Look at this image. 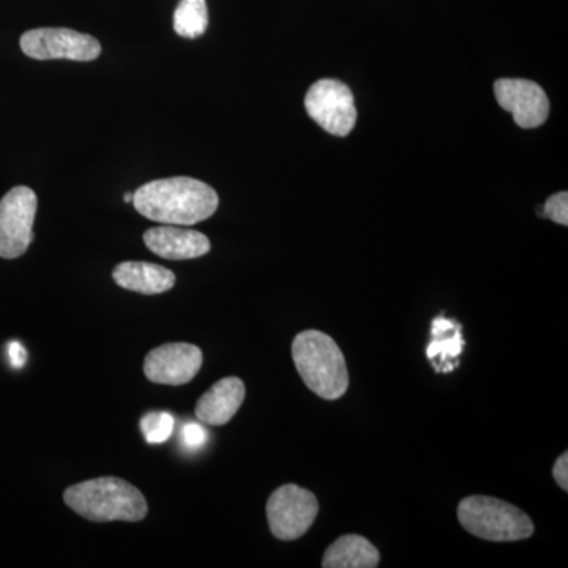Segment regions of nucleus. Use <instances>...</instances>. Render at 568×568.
<instances>
[{"label":"nucleus","mask_w":568,"mask_h":568,"mask_svg":"<svg viewBox=\"0 0 568 568\" xmlns=\"http://www.w3.org/2000/svg\"><path fill=\"white\" fill-rule=\"evenodd\" d=\"M219 203L211 185L192 178L160 179L133 193L134 209L144 219L174 226H193L211 219Z\"/></svg>","instance_id":"f257e3e1"},{"label":"nucleus","mask_w":568,"mask_h":568,"mask_svg":"<svg viewBox=\"0 0 568 568\" xmlns=\"http://www.w3.org/2000/svg\"><path fill=\"white\" fill-rule=\"evenodd\" d=\"M63 503L80 517L93 523H138L148 517V503L136 487L118 477H100L73 485L63 493Z\"/></svg>","instance_id":"f03ea898"},{"label":"nucleus","mask_w":568,"mask_h":568,"mask_svg":"<svg viewBox=\"0 0 568 568\" xmlns=\"http://www.w3.org/2000/svg\"><path fill=\"white\" fill-rule=\"evenodd\" d=\"M291 349L295 368L313 394L327 402L346 394L349 388L346 358L332 336L320 331L301 332Z\"/></svg>","instance_id":"7ed1b4c3"},{"label":"nucleus","mask_w":568,"mask_h":568,"mask_svg":"<svg viewBox=\"0 0 568 568\" xmlns=\"http://www.w3.org/2000/svg\"><path fill=\"white\" fill-rule=\"evenodd\" d=\"M458 521L474 537L489 541H518L532 536V519L506 500L467 496L459 503Z\"/></svg>","instance_id":"20e7f679"},{"label":"nucleus","mask_w":568,"mask_h":568,"mask_svg":"<svg viewBox=\"0 0 568 568\" xmlns=\"http://www.w3.org/2000/svg\"><path fill=\"white\" fill-rule=\"evenodd\" d=\"M320 511L316 496L297 485H283L272 493L265 507L268 528L274 537L293 541L304 537Z\"/></svg>","instance_id":"39448f33"},{"label":"nucleus","mask_w":568,"mask_h":568,"mask_svg":"<svg viewBox=\"0 0 568 568\" xmlns=\"http://www.w3.org/2000/svg\"><path fill=\"white\" fill-rule=\"evenodd\" d=\"M21 50L37 61L69 59L91 62L102 54V44L95 37L63 28H41L22 33Z\"/></svg>","instance_id":"423d86ee"},{"label":"nucleus","mask_w":568,"mask_h":568,"mask_svg":"<svg viewBox=\"0 0 568 568\" xmlns=\"http://www.w3.org/2000/svg\"><path fill=\"white\" fill-rule=\"evenodd\" d=\"M37 194L29 186H14L0 201V257L17 260L33 241Z\"/></svg>","instance_id":"0eeeda50"},{"label":"nucleus","mask_w":568,"mask_h":568,"mask_svg":"<svg viewBox=\"0 0 568 568\" xmlns=\"http://www.w3.org/2000/svg\"><path fill=\"white\" fill-rule=\"evenodd\" d=\"M305 108L321 129L335 136H347L357 122L353 92L342 81L315 82L306 92Z\"/></svg>","instance_id":"6e6552de"},{"label":"nucleus","mask_w":568,"mask_h":568,"mask_svg":"<svg viewBox=\"0 0 568 568\" xmlns=\"http://www.w3.org/2000/svg\"><path fill=\"white\" fill-rule=\"evenodd\" d=\"M203 351L189 343H168L155 347L144 361V375L153 384L183 386L193 381L203 366Z\"/></svg>","instance_id":"1a4fd4ad"},{"label":"nucleus","mask_w":568,"mask_h":568,"mask_svg":"<svg viewBox=\"0 0 568 568\" xmlns=\"http://www.w3.org/2000/svg\"><path fill=\"white\" fill-rule=\"evenodd\" d=\"M495 95L503 110L511 112L521 129H537L547 122L549 100L537 82L529 80H497Z\"/></svg>","instance_id":"9d476101"},{"label":"nucleus","mask_w":568,"mask_h":568,"mask_svg":"<svg viewBox=\"0 0 568 568\" xmlns=\"http://www.w3.org/2000/svg\"><path fill=\"white\" fill-rule=\"evenodd\" d=\"M144 244L156 256L170 261L196 260L211 252V241L203 233L174 224L145 231Z\"/></svg>","instance_id":"9b49d317"},{"label":"nucleus","mask_w":568,"mask_h":568,"mask_svg":"<svg viewBox=\"0 0 568 568\" xmlns=\"http://www.w3.org/2000/svg\"><path fill=\"white\" fill-rule=\"evenodd\" d=\"M244 399V381L235 376L223 377L197 399L194 414L203 424L223 426L233 420Z\"/></svg>","instance_id":"f8f14e48"},{"label":"nucleus","mask_w":568,"mask_h":568,"mask_svg":"<svg viewBox=\"0 0 568 568\" xmlns=\"http://www.w3.org/2000/svg\"><path fill=\"white\" fill-rule=\"evenodd\" d=\"M112 278L123 290L144 295L168 293L175 284V275L170 268L138 261L119 264L112 272Z\"/></svg>","instance_id":"ddd939ff"},{"label":"nucleus","mask_w":568,"mask_h":568,"mask_svg":"<svg viewBox=\"0 0 568 568\" xmlns=\"http://www.w3.org/2000/svg\"><path fill=\"white\" fill-rule=\"evenodd\" d=\"M381 555L372 541L365 537H339L327 549L323 558L324 568H376L379 566Z\"/></svg>","instance_id":"4468645a"},{"label":"nucleus","mask_w":568,"mask_h":568,"mask_svg":"<svg viewBox=\"0 0 568 568\" xmlns=\"http://www.w3.org/2000/svg\"><path fill=\"white\" fill-rule=\"evenodd\" d=\"M433 343L428 346L429 361L437 365V368L444 369V372H450V365L448 362L452 358H457L463 353V346L465 342L462 338V332L459 328H455V325L450 321L435 320L433 323Z\"/></svg>","instance_id":"2eb2a0df"},{"label":"nucleus","mask_w":568,"mask_h":568,"mask_svg":"<svg viewBox=\"0 0 568 568\" xmlns=\"http://www.w3.org/2000/svg\"><path fill=\"white\" fill-rule=\"evenodd\" d=\"M209 11L205 0H181L174 11V31L183 39H200L207 31Z\"/></svg>","instance_id":"dca6fc26"},{"label":"nucleus","mask_w":568,"mask_h":568,"mask_svg":"<svg viewBox=\"0 0 568 568\" xmlns=\"http://www.w3.org/2000/svg\"><path fill=\"white\" fill-rule=\"evenodd\" d=\"M141 429L151 444H163L174 432V418L168 413H149L141 418Z\"/></svg>","instance_id":"f3484780"},{"label":"nucleus","mask_w":568,"mask_h":568,"mask_svg":"<svg viewBox=\"0 0 568 568\" xmlns=\"http://www.w3.org/2000/svg\"><path fill=\"white\" fill-rule=\"evenodd\" d=\"M545 216L552 222L567 226L568 224V193L559 192L552 194L544 205Z\"/></svg>","instance_id":"a211bd4d"},{"label":"nucleus","mask_w":568,"mask_h":568,"mask_svg":"<svg viewBox=\"0 0 568 568\" xmlns=\"http://www.w3.org/2000/svg\"><path fill=\"white\" fill-rule=\"evenodd\" d=\"M207 432L197 424H186L182 428V440L186 447L201 448L207 443Z\"/></svg>","instance_id":"6ab92c4d"},{"label":"nucleus","mask_w":568,"mask_h":568,"mask_svg":"<svg viewBox=\"0 0 568 568\" xmlns=\"http://www.w3.org/2000/svg\"><path fill=\"white\" fill-rule=\"evenodd\" d=\"M552 477L558 481L560 488L564 491H568V454L564 452L562 455L556 462L555 467H552Z\"/></svg>","instance_id":"aec40b11"},{"label":"nucleus","mask_w":568,"mask_h":568,"mask_svg":"<svg viewBox=\"0 0 568 568\" xmlns=\"http://www.w3.org/2000/svg\"><path fill=\"white\" fill-rule=\"evenodd\" d=\"M9 355L11 365H13L14 368H22L26 361H28V353H26L24 347H22L20 343H11L9 347Z\"/></svg>","instance_id":"412c9836"},{"label":"nucleus","mask_w":568,"mask_h":568,"mask_svg":"<svg viewBox=\"0 0 568 568\" xmlns=\"http://www.w3.org/2000/svg\"><path fill=\"white\" fill-rule=\"evenodd\" d=\"M123 201H125V203H133V193H126L125 196H123Z\"/></svg>","instance_id":"4be33fe9"}]
</instances>
